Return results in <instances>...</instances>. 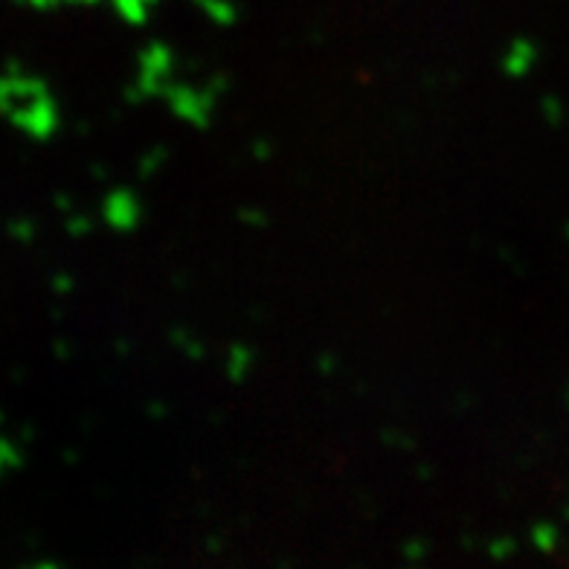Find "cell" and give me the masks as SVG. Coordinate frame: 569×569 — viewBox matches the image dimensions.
Here are the masks:
<instances>
[{"instance_id": "cell-7", "label": "cell", "mask_w": 569, "mask_h": 569, "mask_svg": "<svg viewBox=\"0 0 569 569\" xmlns=\"http://www.w3.org/2000/svg\"><path fill=\"white\" fill-rule=\"evenodd\" d=\"M540 108H543L546 120L552 122V125H558V122L564 120V114H567V111H564V105H561L558 99H543V105H540Z\"/></svg>"}, {"instance_id": "cell-6", "label": "cell", "mask_w": 569, "mask_h": 569, "mask_svg": "<svg viewBox=\"0 0 569 569\" xmlns=\"http://www.w3.org/2000/svg\"><path fill=\"white\" fill-rule=\"evenodd\" d=\"M117 3V12L125 18V24H146L149 21V6L154 0H114Z\"/></svg>"}, {"instance_id": "cell-5", "label": "cell", "mask_w": 569, "mask_h": 569, "mask_svg": "<svg viewBox=\"0 0 569 569\" xmlns=\"http://www.w3.org/2000/svg\"><path fill=\"white\" fill-rule=\"evenodd\" d=\"M250 366H253V352L247 349V346H230V355H227V375H230V381H244L247 378V372H250Z\"/></svg>"}, {"instance_id": "cell-11", "label": "cell", "mask_w": 569, "mask_h": 569, "mask_svg": "<svg viewBox=\"0 0 569 569\" xmlns=\"http://www.w3.org/2000/svg\"><path fill=\"white\" fill-rule=\"evenodd\" d=\"M567 236H569V230H567Z\"/></svg>"}, {"instance_id": "cell-3", "label": "cell", "mask_w": 569, "mask_h": 569, "mask_svg": "<svg viewBox=\"0 0 569 569\" xmlns=\"http://www.w3.org/2000/svg\"><path fill=\"white\" fill-rule=\"evenodd\" d=\"M105 218L114 230H134L143 221V204L131 189H117L105 201Z\"/></svg>"}, {"instance_id": "cell-8", "label": "cell", "mask_w": 569, "mask_h": 569, "mask_svg": "<svg viewBox=\"0 0 569 569\" xmlns=\"http://www.w3.org/2000/svg\"><path fill=\"white\" fill-rule=\"evenodd\" d=\"M163 160H166V151H163V149L151 151V154H146V160H143L140 172H143V175H151V172H154V169H157V166H160Z\"/></svg>"}, {"instance_id": "cell-4", "label": "cell", "mask_w": 569, "mask_h": 569, "mask_svg": "<svg viewBox=\"0 0 569 569\" xmlns=\"http://www.w3.org/2000/svg\"><path fill=\"white\" fill-rule=\"evenodd\" d=\"M535 61H538V47L529 38H514L506 59H503V70L511 79H523L535 67Z\"/></svg>"}, {"instance_id": "cell-2", "label": "cell", "mask_w": 569, "mask_h": 569, "mask_svg": "<svg viewBox=\"0 0 569 569\" xmlns=\"http://www.w3.org/2000/svg\"><path fill=\"white\" fill-rule=\"evenodd\" d=\"M172 82H175V53L163 41H154L140 53L137 82H134V90L128 96L134 102L149 99V96H163Z\"/></svg>"}, {"instance_id": "cell-10", "label": "cell", "mask_w": 569, "mask_h": 569, "mask_svg": "<svg viewBox=\"0 0 569 569\" xmlns=\"http://www.w3.org/2000/svg\"><path fill=\"white\" fill-rule=\"evenodd\" d=\"M511 546H514L511 540H500V543L494 540V543H491V555H497V558H506V555L511 552Z\"/></svg>"}, {"instance_id": "cell-1", "label": "cell", "mask_w": 569, "mask_h": 569, "mask_svg": "<svg viewBox=\"0 0 569 569\" xmlns=\"http://www.w3.org/2000/svg\"><path fill=\"white\" fill-rule=\"evenodd\" d=\"M221 90L218 79H207L204 85H195V82H172L163 99L169 105V111L178 117V120L189 122L195 128H207L215 114V96Z\"/></svg>"}, {"instance_id": "cell-9", "label": "cell", "mask_w": 569, "mask_h": 569, "mask_svg": "<svg viewBox=\"0 0 569 569\" xmlns=\"http://www.w3.org/2000/svg\"><path fill=\"white\" fill-rule=\"evenodd\" d=\"M552 540H555V532H552V526H543V529H535V543L538 546H552Z\"/></svg>"}]
</instances>
